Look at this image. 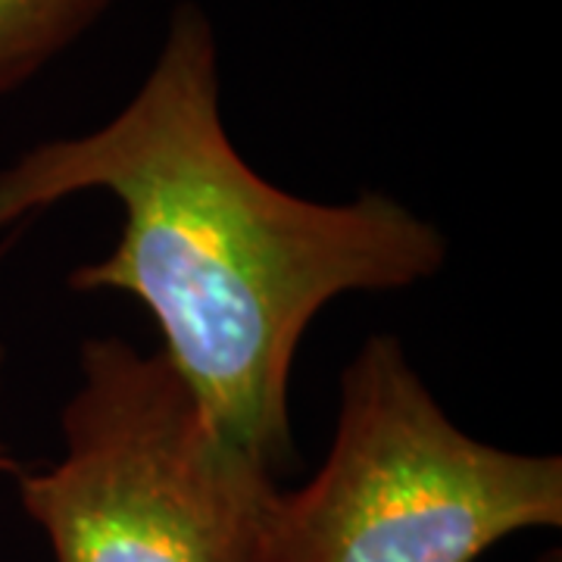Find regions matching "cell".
<instances>
[{
  "label": "cell",
  "mask_w": 562,
  "mask_h": 562,
  "mask_svg": "<svg viewBox=\"0 0 562 562\" xmlns=\"http://www.w3.org/2000/svg\"><path fill=\"white\" fill-rule=\"evenodd\" d=\"M3 362H7V353L0 347V384H3ZM0 475H20V462H16L13 450L7 447L3 438H0Z\"/></svg>",
  "instance_id": "5"
},
{
  "label": "cell",
  "mask_w": 562,
  "mask_h": 562,
  "mask_svg": "<svg viewBox=\"0 0 562 562\" xmlns=\"http://www.w3.org/2000/svg\"><path fill=\"white\" fill-rule=\"evenodd\" d=\"M60 431V460L20 472L22 509L54 562H250L279 472L162 350L81 341Z\"/></svg>",
  "instance_id": "3"
},
{
  "label": "cell",
  "mask_w": 562,
  "mask_h": 562,
  "mask_svg": "<svg viewBox=\"0 0 562 562\" xmlns=\"http://www.w3.org/2000/svg\"><path fill=\"white\" fill-rule=\"evenodd\" d=\"M220 44L201 3L169 13L132 101L85 135L0 169V228L76 194L120 203V241L69 272L79 294H125L213 416L276 472L294 457L288 384L310 322L344 294L435 279L450 244L397 198L322 203L244 160L222 120Z\"/></svg>",
  "instance_id": "1"
},
{
  "label": "cell",
  "mask_w": 562,
  "mask_h": 562,
  "mask_svg": "<svg viewBox=\"0 0 562 562\" xmlns=\"http://www.w3.org/2000/svg\"><path fill=\"white\" fill-rule=\"evenodd\" d=\"M562 525V457L462 431L397 335H369L341 372L319 472L272 497L250 562H479Z\"/></svg>",
  "instance_id": "2"
},
{
  "label": "cell",
  "mask_w": 562,
  "mask_h": 562,
  "mask_svg": "<svg viewBox=\"0 0 562 562\" xmlns=\"http://www.w3.org/2000/svg\"><path fill=\"white\" fill-rule=\"evenodd\" d=\"M120 0H0V94L35 79Z\"/></svg>",
  "instance_id": "4"
}]
</instances>
